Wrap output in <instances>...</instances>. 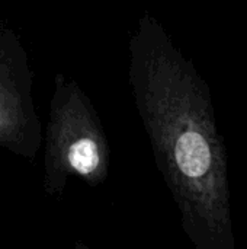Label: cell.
Wrapping results in <instances>:
<instances>
[{
    "label": "cell",
    "instance_id": "1",
    "mask_svg": "<svg viewBox=\"0 0 247 249\" xmlns=\"http://www.w3.org/2000/svg\"><path fill=\"white\" fill-rule=\"evenodd\" d=\"M128 51L135 108L185 235L195 249H237L227 150L208 83L148 12Z\"/></svg>",
    "mask_w": 247,
    "mask_h": 249
},
{
    "label": "cell",
    "instance_id": "2",
    "mask_svg": "<svg viewBox=\"0 0 247 249\" xmlns=\"http://www.w3.org/2000/svg\"><path fill=\"white\" fill-rule=\"evenodd\" d=\"M44 149V191L61 198L70 177L99 187L109 175L111 149L95 105L74 79L54 77Z\"/></svg>",
    "mask_w": 247,
    "mask_h": 249
},
{
    "label": "cell",
    "instance_id": "3",
    "mask_svg": "<svg viewBox=\"0 0 247 249\" xmlns=\"http://www.w3.org/2000/svg\"><path fill=\"white\" fill-rule=\"evenodd\" d=\"M32 88L33 71L20 36L0 26V149L31 162L42 143Z\"/></svg>",
    "mask_w": 247,
    "mask_h": 249
},
{
    "label": "cell",
    "instance_id": "4",
    "mask_svg": "<svg viewBox=\"0 0 247 249\" xmlns=\"http://www.w3.org/2000/svg\"><path fill=\"white\" fill-rule=\"evenodd\" d=\"M73 249H92V248H89L86 244H83V242H76L74 244V247H73Z\"/></svg>",
    "mask_w": 247,
    "mask_h": 249
}]
</instances>
